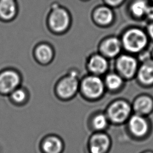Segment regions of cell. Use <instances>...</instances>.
Instances as JSON below:
<instances>
[{
	"label": "cell",
	"instance_id": "cell-6",
	"mask_svg": "<svg viewBox=\"0 0 153 153\" xmlns=\"http://www.w3.org/2000/svg\"><path fill=\"white\" fill-rule=\"evenodd\" d=\"M69 24V16L63 8L54 9L50 14V25L51 28L57 32L65 30Z\"/></svg>",
	"mask_w": 153,
	"mask_h": 153
},
{
	"label": "cell",
	"instance_id": "cell-23",
	"mask_svg": "<svg viewBox=\"0 0 153 153\" xmlns=\"http://www.w3.org/2000/svg\"><path fill=\"white\" fill-rule=\"evenodd\" d=\"M123 1V0H106L107 3L111 5H117Z\"/></svg>",
	"mask_w": 153,
	"mask_h": 153
},
{
	"label": "cell",
	"instance_id": "cell-1",
	"mask_svg": "<svg viewBox=\"0 0 153 153\" xmlns=\"http://www.w3.org/2000/svg\"><path fill=\"white\" fill-rule=\"evenodd\" d=\"M127 128L130 137L135 141L145 140L151 134V128L146 118L137 114L130 118Z\"/></svg>",
	"mask_w": 153,
	"mask_h": 153
},
{
	"label": "cell",
	"instance_id": "cell-7",
	"mask_svg": "<svg viewBox=\"0 0 153 153\" xmlns=\"http://www.w3.org/2000/svg\"><path fill=\"white\" fill-rule=\"evenodd\" d=\"M19 76L13 71H6L0 74V91L8 93L13 90L19 82Z\"/></svg>",
	"mask_w": 153,
	"mask_h": 153
},
{
	"label": "cell",
	"instance_id": "cell-15",
	"mask_svg": "<svg viewBox=\"0 0 153 153\" xmlns=\"http://www.w3.org/2000/svg\"><path fill=\"white\" fill-rule=\"evenodd\" d=\"M139 77L145 84L153 82V62H146L141 66L139 71Z\"/></svg>",
	"mask_w": 153,
	"mask_h": 153
},
{
	"label": "cell",
	"instance_id": "cell-22",
	"mask_svg": "<svg viewBox=\"0 0 153 153\" xmlns=\"http://www.w3.org/2000/svg\"><path fill=\"white\" fill-rule=\"evenodd\" d=\"M148 17H149L150 19H153V6L152 7H149L148 6V8H147V10L146 11V13H145Z\"/></svg>",
	"mask_w": 153,
	"mask_h": 153
},
{
	"label": "cell",
	"instance_id": "cell-12",
	"mask_svg": "<svg viewBox=\"0 0 153 153\" xmlns=\"http://www.w3.org/2000/svg\"><path fill=\"white\" fill-rule=\"evenodd\" d=\"M90 69L95 74H102L105 72L108 68V62L106 60L100 55H95L93 56L88 63Z\"/></svg>",
	"mask_w": 153,
	"mask_h": 153
},
{
	"label": "cell",
	"instance_id": "cell-19",
	"mask_svg": "<svg viewBox=\"0 0 153 153\" xmlns=\"http://www.w3.org/2000/svg\"><path fill=\"white\" fill-rule=\"evenodd\" d=\"M93 128L97 131H101L106 128L108 124V118L103 114H98L93 119Z\"/></svg>",
	"mask_w": 153,
	"mask_h": 153
},
{
	"label": "cell",
	"instance_id": "cell-5",
	"mask_svg": "<svg viewBox=\"0 0 153 153\" xmlns=\"http://www.w3.org/2000/svg\"><path fill=\"white\" fill-rule=\"evenodd\" d=\"M81 87L83 93L90 98L98 97L103 91V84L102 80L95 76L86 78L83 81Z\"/></svg>",
	"mask_w": 153,
	"mask_h": 153
},
{
	"label": "cell",
	"instance_id": "cell-10",
	"mask_svg": "<svg viewBox=\"0 0 153 153\" xmlns=\"http://www.w3.org/2000/svg\"><path fill=\"white\" fill-rule=\"evenodd\" d=\"M41 148L45 153H60L62 151L63 145L58 136H49L42 142Z\"/></svg>",
	"mask_w": 153,
	"mask_h": 153
},
{
	"label": "cell",
	"instance_id": "cell-2",
	"mask_svg": "<svg viewBox=\"0 0 153 153\" xmlns=\"http://www.w3.org/2000/svg\"><path fill=\"white\" fill-rule=\"evenodd\" d=\"M123 41L127 50L133 52H137L145 46L147 39L142 31L134 29L128 30L125 33Z\"/></svg>",
	"mask_w": 153,
	"mask_h": 153
},
{
	"label": "cell",
	"instance_id": "cell-25",
	"mask_svg": "<svg viewBox=\"0 0 153 153\" xmlns=\"http://www.w3.org/2000/svg\"><path fill=\"white\" fill-rule=\"evenodd\" d=\"M139 153H153V151L152 150H150V149H147V150H145Z\"/></svg>",
	"mask_w": 153,
	"mask_h": 153
},
{
	"label": "cell",
	"instance_id": "cell-9",
	"mask_svg": "<svg viewBox=\"0 0 153 153\" xmlns=\"http://www.w3.org/2000/svg\"><path fill=\"white\" fill-rule=\"evenodd\" d=\"M136 62L129 56H122L117 61V68L119 71L126 77L131 76L136 69Z\"/></svg>",
	"mask_w": 153,
	"mask_h": 153
},
{
	"label": "cell",
	"instance_id": "cell-20",
	"mask_svg": "<svg viewBox=\"0 0 153 153\" xmlns=\"http://www.w3.org/2000/svg\"><path fill=\"white\" fill-rule=\"evenodd\" d=\"M106 83L110 89H117L121 85L122 79L118 75L111 74L106 76Z\"/></svg>",
	"mask_w": 153,
	"mask_h": 153
},
{
	"label": "cell",
	"instance_id": "cell-21",
	"mask_svg": "<svg viewBox=\"0 0 153 153\" xmlns=\"http://www.w3.org/2000/svg\"><path fill=\"white\" fill-rule=\"evenodd\" d=\"M12 97L16 102H21L25 99L26 93L23 90L21 89H17V90H16L13 93Z\"/></svg>",
	"mask_w": 153,
	"mask_h": 153
},
{
	"label": "cell",
	"instance_id": "cell-4",
	"mask_svg": "<svg viewBox=\"0 0 153 153\" xmlns=\"http://www.w3.org/2000/svg\"><path fill=\"white\" fill-rule=\"evenodd\" d=\"M130 113L129 105L122 101L115 102L112 104L108 109V117L109 120L116 124L122 123L127 120Z\"/></svg>",
	"mask_w": 153,
	"mask_h": 153
},
{
	"label": "cell",
	"instance_id": "cell-16",
	"mask_svg": "<svg viewBox=\"0 0 153 153\" xmlns=\"http://www.w3.org/2000/svg\"><path fill=\"white\" fill-rule=\"evenodd\" d=\"M94 17L99 23L106 25L112 21L113 19V14L109 8L101 7L96 11Z\"/></svg>",
	"mask_w": 153,
	"mask_h": 153
},
{
	"label": "cell",
	"instance_id": "cell-17",
	"mask_svg": "<svg viewBox=\"0 0 153 153\" xmlns=\"http://www.w3.org/2000/svg\"><path fill=\"white\" fill-rule=\"evenodd\" d=\"M36 55L37 58L43 62L49 61L53 56L51 48L47 45H41L37 47L36 50Z\"/></svg>",
	"mask_w": 153,
	"mask_h": 153
},
{
	"label": "cell",
	"instance_id": "cell-18",
	"mask_svg": "<svg viewBox=\"0 0 153 153\" xmlns=\"http://www.w3.org/2000/svg\"><path fill=\"white\" fill-rule=\"evenodd\" d=\"M148 5L145 0H136L131 6V10L136 16H141L146 13Z\"/></svg>",
	"mask_w": 153,
	"mask_h": 153
},
{
	"label": "cell",
	"instance_id": "cell-11",
	"mask_svg": "<svg viewBox=\"0 0 153 153\" xmlns=\"http://www.w3.org/2000/svg\"><path fill=\"white\" fill-rule=\"evenodd\" d=\"M120 42L115 38H111L105 40L102 44V52L106 56L112 57L117 55L120 50Z\"/></svg>",
	"mask_w": 153,
	"mask_h": 153
},
{
	"label": "cell",
	"instance_id": "cell-8",
	"mask_svg": "<svg viewBox=\"0 0 153 153\" xmlns=\"http://www.w3.org/2000/svg\"><path fill=\"white\" fill-rule=\"evenodd\" d=\"M77 88L78 81L76 79L74 76H68L60 82L57 91L61 97L68 98L74 95Z\"/></svg>",
	"mask_w": 153,
	"mask_h": 153
},
{
	"label": "cell",
	"instance_id": "cell-13",
	"mask_svg": "<svg viewBox=\"0 0 153 153\" xmlns=\"http://www.w3.org/2000/svg\"><path fill=\"white\" fill-rule=\"evenodd\" d=\"M16 12L14 0H0V16L4 19L12 18Z\"/></svg>",
	"mask_w": 153,
	"mask_h": 153
},
{
	"label": "cell",
	"instance_id": "cell-3",
	"mask_svg": "<svg viewBox=\"0 0 153 153\" xmlns=\"http://www.w3.org/2000/svg\"><path fill=\"white\" fill-rule=\"evenodd\" d=\"M111 145L110 137L99 131L92 135L88 142L90 153H107Z\"/></svg>",
	"mask_w": 153,
	"mask_h": 153
},
{
	"label": "cell",
	"instance_id": "cell-24",
	"mask_svg": "<svg viewBox=\"0 0 153 153\" xmlns=\"http://www.w3.org/2000/svg\"><path fill=\"white\" fill-rule=\"evenodd\" d=\"M148 31H149V33L151 35V36L153 38V23L151 24L149 27H148Z\"/></svg>",
	"mask_w": 153,
	"mask_h": 153
},
{
	"label": "cell",
	"instance_id": "cell-14",
	"mask_svg": "<svg viewBox=\"0 0 153 153\" xmlns=\"http://www.w3.org/2000/svg\"><path fill=\"white\" fill-rule=\"evenodd\" d=\"M134 108L137 114L143 115L151 112L152 108V102L148 97H141L136 100Z\"/></svg>",
	"mask_w": 153,
	"mask_h": 153
}]
</instances>
